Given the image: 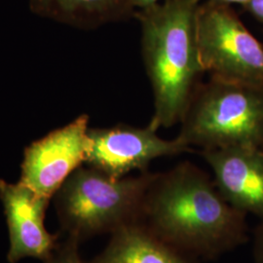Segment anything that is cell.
I'll return each mask as SVG.
<instances>
[{
  "instance_id": "cell-1",
  "label": "cell",
  "mask_w": 263,
  "mask_h": 263,
  "mask_svg": "<svg viewBox=\"0 0 263 263\" xmlns=\"http://www.w3.org/2000/svg\"><path fill=\"white\" fill-rule=\"evenodd\" d=\"M140 222L198 259H215L243 244L246 214L232 207L203 170L183 162L156 174Z\"/></svg>"
},
{
  "instance_id": "cell-2",
  "label": "cell",
  "mask_w": 263,
  "mask_h": 263,
  "mask_svg": "<svg viewBox=\"0 0 263 263\" xmlns=\"http://www.w3.org/2000/svg\"><path fill=\"white\" fill-rule=\"evenodd\" d=\"M201 0H163L135 13L141 29V53L154 97L149 124L158 131L180 122L204 72L196 38Z\"/></svg>"
},
{
  "instance_id": "cell-3",
  "label": "cell",
  "mask_w": 263,
  "mask_h": 263,
  "mask_svg": "<svg viewBox=\"0 0 263 263\" xmlns=\"http://www.w3.org/2000/svg\"><path fill=\"white\" fill-rule=\"evenodd\" d=\"M155 176L147 171L115 179L90 166L79 167L55 194L63 231L81 242L140 222Z\"/></svg>"
},
{
  "instance_id": "cell-4",
  "label": "cell",
  "mask_w": 263,
  "mask_h": 263,
  "mask_svg": "<svg viewBox=\"0 0 263 263\" xmlns=\"http://www.w3.org/2000/svg\"><path fill=\"white\" fill-rule=\"evenodd\" d=\"M180 123L178 138L188 146L263 148V88L211 78L196 87Z\"/></svg>"
},
{
  "instance_id": "cell-5",
  "label": "cell",
  "mask_w": 263,
  "mask_h": 263,
  "mask_svg": "<svg viewBox=\"0 0 263 263\" xmlns=\"http://www.w3.org/2000/svg\"><path fill=\"white\" fill-rule=\"evenodd\" d=\"M201 66L212 78L263 88V45L231 6L205 1L196 14Z\"/></svg>"
},
{
  "instance_id": "cell-6",
  "label": "cell",
  "mask_w": 263,
  "mask_h": 263,
  "mask_svg": "<svg viewBox=\"0 0 263 263\" xmlns=\"http://www.w3.org/2000/svg\"><path fill=\"white\" fill-rule=\"evenodd\" d=\"M191 151L177 137L160 138L148 125L137 128L127 125L88 130V148L85 163L105 175L120 179L133 171L147 172L151 162L160 157L175 156Z\"/></svg>"
},
{
  "instance_id": "cell-7",
  "label": "cell",
  "mask_w": 263,
  "mask_h": 263,
  "mask_svg": "<svg viewBox=\"0 0 263 263\" xmlns=\"http://www.w3.org/2000/svg\"><path fill=\"white\" fill-rule=\"evenodd\" d=\"M89 117L83 114L65 127L32 142L25 151L20 182L51 200L86 160Z\"/></svg>"
},
{
  "instance_id": "cell-8",
  "label": "cell",
  "mask_w": 263,
  "mask_h": 263,
  "mask_svg": "<svg viewBox=\"0 0 263 263\" xmlns=\"http://www.w3.org/2000/svg\"><path fill=\"white\" fill-rule=\"evenodd\" d=\"M0 200L9 229L8 261L17 263L27 257L47 260L59 243L58 235L50 234L44 226L50 200L20 181L10 183L3 179Z\"/></svg>"
},
{
  "instance_id": "cell-9",
  "label": "cell",
  "mask_w": 263,
  "mask_h": 263,
  "mask_svg": "<svg viewBox=\"0 0 263 263\" xmlns=\"http://www.w3.org/2000/svg\"><path fill=\"white\" fill-rule=\"evenodd\" d=\"M222 197L244 214L263 219V148L233 146L204 149Z\"/></svg>"
},
{
  "instance_id": "cell-10",
  "label": "cell",
  "mask_w": 263,
  "mask_h": 263,
  "mask_svg": "<svg viewBox=\"0 0 263 263\" xmlns=\"http://www.w3.org/2000/svg\"><path fill=\"white\" fill-rule=\"evenodd\" d=\"M90 263H199L141 222L113 232L104 251Z\"/></svg>"
},
{
  "instance_id": "cell-11",
  "label": "cell",
  "mask_w": 263,
  "mask_h": 263,
  "mask_svg": "<svg viewBox=\"0 0 263 263\" xmlns=\"http://www.w3.org/2000/svg\"><path fill=\"white\" fill-rule=\"evenodd\" d=\"M39 14L79 28H96L135 17L130 0H31Z\"/></svg>"
},
{
  "instance_id": "cell-12",
  "label": "cell",
  "mask_w": 263,
  "mask_h": 263,
  "mask_svg": "<svg viewBox=\"0 0 263 263\" xmlns=\"http://www.w3.org/2000/svg\"><path fill=\"white\" fill-rule=\"evenodd\" d=\"M80 242L67 236L66 241L58 243L53 254L45 263H85L79 254Z\"/></svg>"
},
{
  "instance_id": "cell-13",
  "label": "cell",
  "mask_w": 263,
  "mask_h": 263,
  "mask_svg": "<svg viewBox=\"0 0 263 263\" xmlns=\"http://www.w3.org/2000/svg\"><path fill=\"white\" fill-rule=\"evenodd\" d=\"M254 248V262L263 263V219L255 231Z\"/></svg>"
},
{
  "instance_id": "cell-14",
  "label": "cell",
  "mask_w": 263,
  "mask_h": 263,
  "mask_svg": "<svg viewBox=\"0 0 263 263\" xmlns=\"http://www.w3.org/2000/svg\"><path fill=\"white\" fill-rule=\"evenodd\" d=\"M244 8L263 24V0H250Z\"/></svg>"
},
{
  "instance_id": "cell-15",
  "label": "cell",
  "mask_w": 263,
  "mask_h": 263,
  "mask_svg": "<svg viewBox=\"0 0 263 263\" xmlns=\"http://www.w3.org/2000/svg\"><path fill=\"white\" fill-rule=\"evenodd\" d=\"M161 1H163V0H130L132 5L135 7V9L138 8L139 10L148 8L153 5L158 4Z\"/></svg>"
},
{
  "instance_id": "cell-16",
  "label": "cell",
  "mask_w": 263,
  "mask_h": 263,
  "mask_svg": "<svg viewBox=\"0 0 263 263\" xmlns=\"http://www.w3.org/2000/svg\"><path fill=\"white\" fill-rule=\"evenodd\" d=\"M209 1H212V2H215V3H219V4H224V5H228V6H231L233 4H238V5H241V6L245 7L250 0H209Z\"/></svg>"
}]
</instances>
